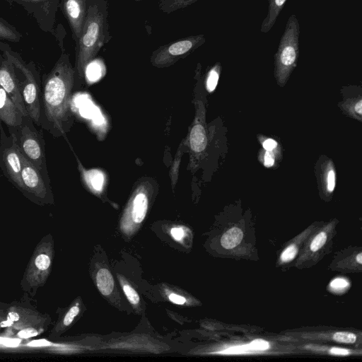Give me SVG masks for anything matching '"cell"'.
<instances>
[{"instance_id":"cell-29","label":"cell","mask_w":362,"mask_h":362,"mask_svg":"<svg viewBox=\"0 0 362 362\" xmlns=\"http://www.w3.org/2000/svg\"><path fill=\"white\" fill-rule=\"evenodd\" d=\"M327 234L325 232L319 233L313 240L310 248L313 252L317 251L321 248L327 240Z\"/></svg>"},{"instance_id":"cell-38","label":"cell","mask_w":362,"mask_h":362,"mask_svg":"<svg viewBox=\"0 0 362 362\" xmlns=\"http://www.w3.org/2000/svg\"><path fill=\"white\" fill-rule=\"evenodd\" d=\"M329 352L332 354L340 355V356H346L349 354V351L347 349H341V348H332L329 350Z\"/></svg>"},{"instance_id":"cell-3","label":"cell","mask_w":362,"mask_h":362,"mask_svg":"<svg viewBox=\"0 0 362 362\" xmlns=\"http://www.w3.org/2000/svg\"><path fill=\"white\" fill-rule=\"evenodd\" d=\"M0 51L19 71L23 79L19 78L20 87L23 102L29 117L37 125H40L41 88L40 75L33 62L25 63L21 56L10 46L0 40Z\"/></svg>"},{"instance_id":"cell-41","label":"cell","mask_w":362,"mask_h":362,"mask_svg":"<svg viewBox=\"0 0 362 362\" xmlns=\"http://www.w3.org/2000/svg\"><path fill=\"white\" fill-rule=\"evenodd\" d=\"M356 262L361 264H362V253L359 252L356 257Z\"/></svg>"},{"instance_id":"cell-37","label":"cell","mask_w":362,"mask_h":362,"mask_svg":"<svg viewBox=\"0 0 362 362\" xmlns=\"http://www.w3.org/2000/svg\"><path fill=\"white\" fill-rule=\"evenodd\" d=\"M276 146V141L272 139H268L263 142V147L267 151H272Z\"/></svg>"},{"instance_id":"cell-19","label":"cell","mask_w":362,"mask_h":362,"mask_svg":"<svg viewBox=\"0 0 362 362\" xmlns=\"http://www.w3.org/2000/svg\"><path fill=\"white\" fill-rule=\"evenodd\" d=\"M148 209V198L144 193L136 195L133 201L132 218L136 223H141L146 216Z\"/></svg>"},{"instance_id":"cell-14","label":"cell","mask_w":362,"mask_h":362,"mask_svg":"<svg viewBox=\"0 0 362 362\" xmlns=\"http://www.w3.org/2000/svg\"><path fill=\"white\" fill-rule=\"evenodd\" d=\"M23 115L11 98L0 86V120L8 128H17L22 124Z\"/></svg>"},{"instance_id":"cell-13","label":"cell","mask_w":362,"mask_h":362,"mask_svg":"<svg viewBox=\"0 0 362 362\" xmlns=\"http://www.w3.org/2000/svg\"><path fill=\"white\" fill-rule=\"evenodd\" d=\"M59 8L69 25L73 40L77 42L87 15V0H59Z\"/></svg>"},{"instance_id":"cell-4","label":"cell","mask_w":362,"mask_h":362,"mask_svg":"<svg viewBox=\"0 0 362 362\" xmlns=\"http://www.w3.org/2000/svg\"><path fill=\"white\" fill-rule=\"evenodd\" d=\"M4 328L11 336L30 339L43 334L51 322L48 314L42 313L28 301L13 302L6 309Z\"/></svg>"},{"instance_id":"cell-27","label":"cell","mask_w":362,"mask_h":362,"mask_svg":"<svg viewBox=\"0 0 362 362\" xmlns=\"http://www.w3.org/2000/svg\"><path fill=\"white\" fill-rule=\"evenodd\" d=\"M251 351H255L251 342L248 344L235 346L225 349L219 353L222 354H245Z\"/></svg>"},{"instance_id":"cell-2","label":"cell","mask_w":362,"mask_h":362,"mask_svg":"<svg viewBox=\"0 0 362 362\" xmlns=\"http://www.w3.org/2000/svg\"><path fill=\"white\" fill-rule=\"evenodd\" d=\"M87 15L81 35L76 42V73L81 76L112 36L107 21L106 0H87Z\"/></svg>"},{"instance_id":"cell-31","label":"cell","mask_w":362,"mask_h":362,"mask_svg":"<svg viewBox=\"0 0 362 362\" xmlns=\"http://www.w3.org/2000/svg\"><path fill=\"white\" fill-rule=\"evenodd\" d=\"M252 347L256 351H264L269 348V344L268 341L263 339H255L251 341Z\"/></svg>"},{"instance_id":"cell-18","label":"cell","mask_w":362,"mask_h":362,"mask_svg":"<svg viewBox=\"0 0 362 362\" xmlns=\"http://www.w3.org/2000/svg\"><path fill=\"white\" fill-rule=\"evenodd\" d=\"M96 284L98 290L104 296L110 294L114 288V279L110 272L106 268L98 270L96 274Z\"/></svg>"},{"instance_id":"cell-25","label":"cell","mask_w":362,"mask_h":362,"mask_svg":"<svg viewBox=\"0 0 362 362\" xmlns=\"http://www.w3.org/2000/svg\"><path fill=\"white\" fill-rule=\"evenodd\" d=\"M333 339L338 342L353 344L356 340V336L352 332H338L334 334Z\"/></svg>"},{"instance_id":"cell-20","label":"cell","mask_w":362,"mask_h":362,"mask_svg":"<svg viewBox=\"0 0 362 362\" xmlns=\"http://www.w3.org/2000/svg\"><path fill=\"white\" fill-rule=\"evenodd\" d=\"M22 37L16 27L0 16V40L18 42Z\"/></svg>"},{"instance_id":"cell-1","label":"cell","mask_w":362,"mask_h":362,"mask_svg":"<svg viewBox=\"0 0 362 362\" xmlns=\"http://www.w3.org/2000/svg\"><path fill=\"white\" fill-rule=\"evenodd\" d=\"M76 74L69 55L62 52L52 70L42 76V103L47 120L58 132H62L68 119L70 93Z\"/></svg>"},{"instance_id":"cell-30","label":"cell","mask_w":362,"mask_h":362,"mask_svg":"<svg viewBox=\"0 0 362 362\" xmlns=\"http://www.w3.org/2000/svg\"><path fill=\"white\" fill-rule=\"evenodd\" d=\"M123 291L129 301L136 305L139 303L140 298L137 292L129 284L123 285Z\"/></svg>"},{"instance_id":"cell-23","label":"cell","mask_w":362,"mask_h":362,"mask_svg":"<svg viewBox=\"0 0 362 362\" xmlns=\"http://www.w3.org/2000/svg\"><path fill=\"white\" fill-rule=\"evenodd\" d=\"M87 185L95 192H101L105 182L104 174L98 170H90L83 173Z\"/></svg>"},{"instance_id":"cell-35","label":"cell","mask_w":362,"mask_h":362,"mask_svg":"<svg viewBox=\"0 0 362 362\" xmlns=\"http://www.w3.org/2000/svg\"><path fill=\"white\" fill-rule=\"evenodd\" d=\"M168 298L171 302L178 305H182L186 302L185 298L175 293H170Z\"/></svg>"},{"instance_id":"cell-17","label":"cell","mask_w":362,"mask_h":362,"mask_svg":"<svg viewBox=\"0 0 362 362\" xmlns=\"http://www.w3.org/2000/svg\"><path fill=\"white\" fill-rule=\"evenodd\" d=\"M189 143L192 150L196 153L204 150L207 139L202 125L197 124L192 127L189 134Z\"/></svg>"},{"instance_id":"cell-15","label":"cell","mask_w":362,"mask_h":362,"mask_svg":"<svg viewBox=\"0 0 362 362\" xmlns=\"http://www.w3.org/2000/svg\"><path fill=\"white\" fill-rule=\"evenodd\" d=\"M267 1L268 3L267 13L260 26V32L264 34L269 33L273 28L287 0Z\"/></svg>"},{"instance_id":"cell-10","label":"cell","mask_w":362,"mask_h":362,"mask_svg":"<svg viewBox=\"0 0 362 362\" xmlns=\"http://www.w3.org/2000/svg\"><path fill=\"white\" fill-rule=\"evenodd\" d=\"M0 168L11 184L21 190V153L13 134L10 132V135L7 136L1 122H0Z\"/></svg>"},{"instance_id":"cell-8","label":"cell","mask_w":362,"mask_h":362,"mask_svg":"<svg viewBox=\"0 0 362 362\" xmlns=\"http://www.w3.org/2000/svg\"><path fill=\"white\" fill-rule=\"evenodd\" d=\"M206 42L204 34L182 37L161 45L151 54V62L157 67L168 66L184 58Z\"/></svg>"},{"instance_id":"cell-39","label":"cell","mask_w":362,"mask_h":362,"mask_svg":"<svg viewBox=\"0 0 362 362\" xmlns=\"http://www.w3.org/2000/svg\"><path fill=\"white\" fill-rule=\"evenodd\" d=\"M6 310L0 308V329L4 328V324L6 321Z\"/></svg>"},{"instance_id":"cell-6","label":"cell","mask_w":362,"mask_h":362,"mask_svg":"<svg viewBox=\"0 0 362 362\" xmlns=\"http://www.w3.org/2000/svg\"><path fill=\"white\" fill-rule=\"evenodd\" d=\"M11 129L21 153L42 174L50 185L45 156V145L42 134L33 126L29 117H23L21 126Z\"/></svg>"},{"instance_id":"cell-32","label":"cell","mask_w":362,"mask_h":362,"mask_svg":"<svg viewBox=\"0 0 362 362\" xmlns=\"http://www.w3.org/2000/svg\"><path fill=\"white\" fill-rule=\"evenodd\" d=\"M330 286L334 290H341L348 286V282L344 279L337 278L331 282Z\"/></svg>"},{"instance_id":"cell-42","label":"cell","mask_w":362,"mask_h":362,"mask_svg":"<svg viewBox=\"0 0 362 362\" xmlns=\"http://www.w3.org/2000/svg\"><path fill=\"white\" fill-rule=\"evenodd\" d=\"M136 1H137V0H136Z\"/></svg>"},{"instance_id":"cell-12","label":"cell","mask_w":362,"mask_h":362,"mask_svg":"<svg viewBox=\"0 0 362 362\" xmlns=\"http://www.w3.org/2000/svg\"><path fill=\"white\" fill-rule=\"evenodd\" d=\"M0 86L5 90L24 117H29L21 94L20 82L13 63L0 55Z\"/></svg>"},{"instance_id":"cell-16","label":"cell","mask_w":362,"mask_h":362,"mask_svg":"<svg viewBox=\"0 0 362 362\" xmlns=\"http://www.w3.org/2000/svg\"><path fill=\"white\" fill-rule=\"evenodd\" d=\"M79 312L80 308L78 303L71 306L53 327L52 329L49 332V339H55L64 329H66L71 325Z\"/></svg>"},{"instance_id":"cell-11","label":"cell","mask_w":362,"mask_h":362,"mask_svg":"<svg viewBox=\"0 0 362 362\" xmlns=\"http://www.w3.org/2000/svg\"><path fill=\"white\" fill-rule=\"evenodd\" d=\"M10 5L21 6L35 20L38 27L45 33L54 32L59 0H6Z\"/></svg>"},{"instance_id":"cell-24","label":"cell","mask_w":362,"mask_h":362,"mask_svg":"<svg viewBox=\"0 0 362 362\" xmlns=\"http://www.w3.org/2000/svg\"><path fill=\"white\" fill-rule=\"evenodd\" d=\"M221 67L219 64H215L209 71L206 78V88L209 92H212L215 90L218 78H219V72Z\"/></svg>"},{"instance_id":"cell-7","label":"cell","mask_w":362,"mask_h":362,"mask_svg":"<svg viewBox=\"0 0 362 362\" xmlns=\"http://www.w3.org/2000/svg\"><path fill=\"white\" fill-rule=\"evenodd\" d=\"M300 23L296 14H291L281 36L274 54L277 73L283 76L295 67L299 57Z\"/></svg>"},{"instance_id":"cell-28","label":"cell","mask_w":362,"mask_h":362,"mask_svg":"<svg viewBox=\"0 0 362 362\" xmlns=\"http://www.w3.org/2000/svg\"><path fill=\"white\" fill-rule=\"evenodd\" d=\"M298 252V247L292 244L287 247L281 253L280 259L283 262H288L295 258Z\"/></svg>"},{"instance_id":"cell-34","label":"cell","mask_w":362,"mask_h":362,"mask_svg":"<svg viewBox=\"0 0 362 362\" xmlns=\"http://www.w3.org/2000/svg\"><path fill=\"white\" fill-rule=\"evenodd\" d=\"M274 163V156L272 151H267L264 157V164L266 167H271Z\"/></svg>"},{"instance_id":"cell-21","label":"cell","mask_w":362,"mask_h":362,"mask_svg":"<svg viewBox=\"0 0 362 362\" xmlns=\"http://www.w3.org/2000/svg\"><path fill=\"white\" fill-rule=\"evenodd\" d=\"M243 238V231L237 227L228 230L221 238V244L225 249L236 247Z\"/></svg>"},{"instance_id":"cell-22","label":"cell","mask_w":362,"mask_h":362,"mask_svg":"<svg viewBox=\"0 0 362 362\" xmlns=\"http://www.w3.org/2000/svg\"><path fill=\"white\" fill-rule=\"evenodd\" d=\"M199 0H159L158 8L167 14L182 9Z\"/></svg>"},{"instance_id":"cell-5","label":"cell","mask_w":362,"mask_h":362,"mask_svg":"<svg viewBox=\"0 0 362 362\" xmlns=\"http://www.w3.org/2000/svg\"><path fill=\"white\" fill-rule=\"evenodd\" d=\"M53 255V240L47 234L35 247L27 265L21 281L23 291L33 296L45 284L51 272Z\"/></svg>"},{"instance_id":"cell-36","label":"cell","mask_w":362,"mask_h":362,"mask_svg":"<svg viewBox=\"0 0 362 362\" xmlns=\"http://www.w3.org/2000/svg\"><path fill=\"white\" fill-rule=\"evenodd\" d=\"M172 236L177 240H181L184 235V230L181 228H173L170 230Z\"/></svg>"},{"instance_id":"cell-26","label":"cell","mask_w":362,"mask_h":362,"mask_svg":"<svg viewBox=\"0 0 362 362\" xmlns=\"http://www.w3.org/2000/svg\"><path fill=\"white\" fill-rule=\"evenodd\" d=\"M85 71L87 78L92 82L98 81L101 76L100 69L97 64L89 63L86 66Z\"/></svg>"},{"instance_id":"cell-33","label":"cell","mask_w":362,"mask_h":362,"mask_svg":"<svg viewBox=\"0 0 362 362\" xmlns=\"http://www.w3.org/2000/svg\"><path fill=\"white\" fill-rule=\"evenodd\" d=\"M327 187L329 192H332L335 187V173L333 170H330L327 173Z\"/></svg>"},{"instance_id":"cell-9","label":"cell","mask_w":362,"mask_h":362,"mask_svg":"<svg viewBox=\"0 0 362 362\" xmlns=\"http://www.w3.org/2000/svg\"><path fill=\"white\" fill-rule=\"evenodd\" d=\"M22 169L21 173V192L31 202L46 205L53 203L51 186L49 185L40 172L22 154Z\"/></svg>"},{"instance_id":"cell-40","label":"cell","mask_w":362,"mask_h":362,"mask_svg":"<svg viewBox=\"0 0 362 362\" xmlns=\"http://www.w3.org/2000/svg\"><path fill=\"white\" fill-rule=\"evenodd\" d=\"M362 101L360 100L355 105L354 110L355 111L358 113L359 115H361L362 113Z\"/></svg>"}]
</instances>
